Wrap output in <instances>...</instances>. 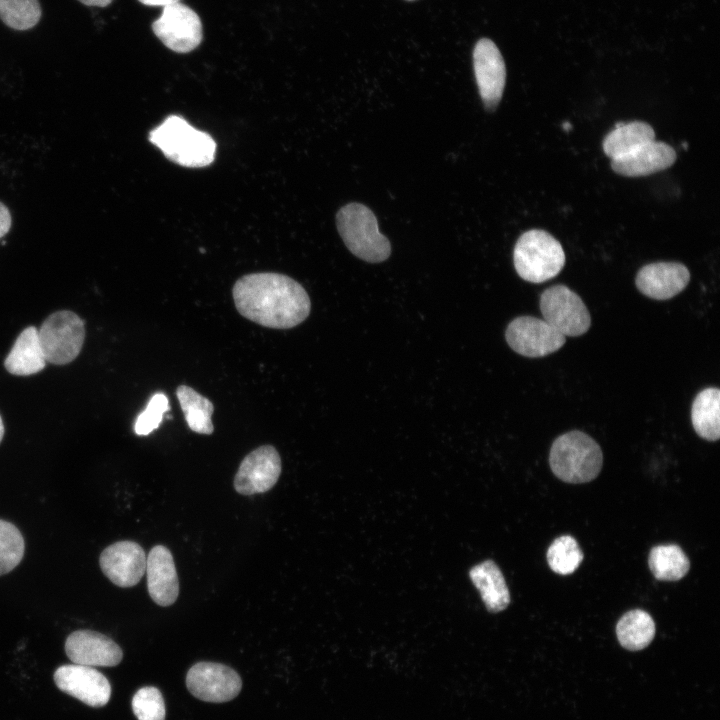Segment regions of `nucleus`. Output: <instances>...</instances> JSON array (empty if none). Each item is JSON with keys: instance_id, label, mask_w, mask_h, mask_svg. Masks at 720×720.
Segmentation results:
<instances>
[{"instance_id": "1", "label": "nucleus", "mask_w": 720, "mask_h": 720, "mask_svg": "<svg viewBox=\"0 0 720 720\" xmlns=\"http://www.w3.org/2000/svg\"><path fill=\"white\" fill-rule=\"evenodd\" d=\"M232 296L240 315L273 329L299 325L311 309L310 298L303 286L287 275L274 272L242 276L235 282Z\"/></svg>"}, {"instance_id": "2", "label": "nucleus", "mask_w": 720, "mask_h": 720, "mask_svg": "<svg viewBox=\"0 0 720 720\" xmlns=\"http://www.w3.org/2000/svg\"><path fill=\"white\" fill-rule=\"evenodd\" d=\"M150 142L174 163L190 168L210 165L215 158L216 142L197 130L184 118L168 116L149 133Z\"/></svg>"}, {"instance_id": "3", "label": "nucleus", "mask_w": 720, "mask_h": 720, "mask_svg": "<svg viewBox=\"0 0 720 720\" xmlns=\"http://www.w3.org/2000/svg\"><path fill=\"white\" fill-rule=\"evenodd\" d=\"M552 472L560 480L579 484L595 479L601 471L603 454L588 434L574 430L557 437L549 453Z\"/></svg>"}, {"instance_id": "4", "label": "nucleus", "mask_w": 720, "mask_h": 720, "mask_svg": "<svg viewBox=\"0 0 720 720\" xmlns=\"http://www.w3.org/2000/svg\"><path fill=\"white\" fill-rule=\"evenodd\" d=\"M339 234L347 248L358 258L378 263L391 253L389 240L380 233L376 216L367 206L349 203L336 215Z\"/></svg>"}, {"instance_id": "5", "label": "nucleus", "mask_w": 720, "mask_h": 720, "mask_svg": "<svg viewBox=\"0 0 720 720\" xmlns=\"http://www.w3.org/2000/svg\"><path fill=\"white\" fill-rule=\"evenodd\" d=\"M513 262L523 280L542 283L560 273L565 264V253L560 242L547 231L532 229L518 238Z\"/></svg>"}, {"instance_id": "6", "label": "nucleus", "mask_w": 720, "mask_h": 720, "mask_svg": "<svg viewBox=\"0 0 720 720\" xmlns=\"http://www.w3.org/2000/svg\"><path fill=\"white\" fill-rule=\"evenodd\" d=\"M38 335L46 362L64 365L79 355L85 338V324L74 312L60 310L45 319Z\"/></svg>"}, {"instance_id": "7", "label": "nucleus", "mask_w": 720, "mask_h": 720, "mask_svg": "<svg viewBox=\"0 0 720 720\" xmlns=\"http://www.w3.org/2000/svg\"><path fill=\"white\" fill-rule=\"evenodd\" d=\"M539 303L544 320L565 337L583 335L591 326L586 305L565 285L558 284L544 290Z\"/></svg>"}, {"instance_id": "8", "label": "nucleus", "mask_w": 720, "mask_h": 720, "mask_svg": "<svg viewBox=\"0 0 720 720\" xmlns=\"http://www.w3.org/2000/svg\"><path fill=\"white\" fill-rule=\"evenodd\" d=\"M154 34L170 50L188 53L202 41V23L198 14L180 2L163 7L152 23Z\"/></svg>"}, {"instance_id": "9", "label": "nucleus", "mask_w": 720, "mask_h": 720, "mask_svg": "<svg viewBox=\"0 0 720 720\" xmlns=\"http://www.w3.org/2000/svg\"><path fill=\"white\" fill-rule=\"evenodd\" d=\"M505 338L518 354L538 358L552 354L565 343L566 337L544 319L520 316L507 326Z\"/></svg>"}, {"instance_id": "10", "label": "nucleus", "mask_w": 720, "mask_h": 720, "mask_svg": "<svg viewBox=\"0 0 720 720\" xmlns=\"http://www.w3.org/2000/svg\"><path fill=\"white\" fill-rule=\"evenodd\" d=\"M189 692L205 702L223 703L234 699L241 691L242 681L231 667L215 662H198L187 672Z\"/></svg>"}, {"instance_id": "11", "label": "nucleus", "mask_w": 720, "mask_h": 720, "mask_svg": "<svg viewBox=\"0 0 720 720\" xmlns=\"http://www.w3.org/2000/svg\"><path fill=\"white\" fill-rule=\"evenodd\" d=\"M281 474V458L275 447L263 445L247 454L234 477V488L242 495L270 490Z\"/></svg>"}, {"instance_id": "12", "label": "nucleus", "mask_w": 720, "mask_h": 720, "mask_svg": "<svg viewBox=\"0 0 720 720\" xmlns=\"http://www.w3.org/2000/svg\"><path fill=\"white\" fill-rule=\"evenodd\" d=\"M473 65L480 97L488 111L497 108L505 87L506 67L493 41L480 39L473 51Z\"/></svg>"}, {"instance_id": "13", "label": "nucleus", "mask_w": 720, "mask_h": 720, "mask_svg": "<svg viewBox=\"0 0 720 720\" xmlns=\"http://www.w3.org/2000/svg\"><path fill=\"white\" fill-rule=\"evenodd\" d=\"M54 681L61 691L91 707L106 705L111 696V686L107 678L90 666H60L54 673Z\"/></svg>"}, {"instance_id": "14", "label": "nucleus", "mask_w": 720, "mask_h": 720, "mask_svg": "<svg viewBox=\"0 0 720 720\" xmlns=\"http://www.w3.org/2000/svg\"><path fill=\"white\" fill-rule=\"evenodd\" d=\"M99 564L104 575L116 586L128 588L141 580L146 570L143 548L134 541H119L106 547Z\"/></svg>"}, {"instance_id": "15", "label": "nucleus", "mask_w": 720, "mask_h": 720, "mask_svg": "<svg viewBox=\"0 0 720 720\" xmlns=\"http://www.w3.org/2000/svg\"><path fill=\"white\" fill-rule=\"evenodd\" d=\"M65 652L78 665L112 667L118 665L123 652L108 636L88 629L76 630L66 639Z\"/></svg>"}, {"instance_id": "16", "label": "nucleus", "mask_w": 720, "mask_h": 720, "mask_svg": "<svg viewBox=\"0 0 720 720\" xmlns=\"http://www.w3.org/2000/svg\"><path fill=\"white\" fill-rule=\"evenodd\" d=\"M690 281L688 268L679 262H655L643 266L637 273L635 284L645 296L667 300L683 291Z\"/></svg>"}, {"instance_id": "17", "label": "nucleus", "mask_w": 720, "mask_h": 720, "mask_svg": "<svg viewBox=\"0 0 720 720\" xmlns=\"http://www.w3.org/2000/svg\"><path fill=\"white\" fill-rule=\"evenodd\" d=\"M147 588L159 606L172 605L179 594V580L173 556L163 545L154 546L146 558Z\"/></svg>"}, {"instance_id": "18", "label": "nucleus", "mask_w": 720, "mask_h": 720, "mask_svg": "<svg viewBox=\"0 0 720 720\" xmlns=\"http://www.w3.org/2000/svg\"><path fill=\"white\" fill-rule=\"evenodd\" d=\"M677 155L669 144L653 140L634 151L611 160V167L617 174L626 177L650 175L672 166Z\"/></svg>"}, {"instance_id": "19", "label": "nucleus", "mask_w": 720, "mask_h": 720, "mask_svg": "<svg viewBox=\"0 0 720 720\" xmlns=\"http://www.w3.org/2000/svg\"><path fill=\"white\" fill-rule=\"evenodd\" d=\"M469 577L479 591L486 609L492 613L505 610L510 604V593L504 575L492 560L473 566Z\"/></svg>"}, {"instance_id": "20", "label": "nucleus", "mask_w": 720, "mask_h": 720, "mask_svg": "<svg viewBox=\"0 0 720 720\" xmlns=\"http://www.w3.org/2000/svg\"><path fill=\"white\" fill-rule=\"evenodd\" d=\"M46 360L39 341L38 329L25 328L17 337L5 358V369L18 376H28L43 370Z\"/></svg>"}, {"instance_id": "21", "label": "nucleus", "mask_w": 720, "mask_h": 720, "mask_svg": "<svg viewBox=\"0 0 720 720\" xmlns=\"http://www.w3.org/2000/svg\"><path fill=\"white\" fill-rule=\"evenodd\" d=\"M655 140L652 126L643 121L618 123L604 138V153L612 159L622 157L638 147Z\"/></svg>"}, {"instance_id": "22", "label": "nucleus", "mask_w": 720, "mask_h": 720, "mask_svg": "<svg viewBox=\"0 0 720 720\" xmlns=\"http://www.w3.org/2000/svg\"><path fill=\"white\" fill-rule=\"evenodd\" d=\"M695 432L703 439L717 441L720 437V390L708 387L700 391L691 407Z\"/></svg>"}, {"instance_id": "23", "label": "nucleus", "mask_w": 720, "mask_h": 720, "mask_svg": "<svg viewBox=\"0 0 720 720\" xmlns=\"http://www.w3.org/2000/svg\"><path fill=\"white\" fill-rule=\"evenodd\" d=\"M655 630L653 618L641 609L626 612L616 625L620 644L631 651L647 647L655 636Z\"/></svg>"}, {"instance_id": "24", "label": "nucleus", "mask_w": 720, "mask_h": 720, "mask_svg": "<svg viewBox=\"0 0 720 720\" xmlns=\"http://www.w3.org/2000/svg\"><path fill=\"white\" fill-rule=\"evenodd\" d=\"M181 410L189 428L196 433L210 435L214 431L212 414L213 403L188 385H179L176 389Z\"/></svg>"}, {"instance_id": "25", "label": "nucleus", "mask_w": 720, "mask_h": 720, "mask_svg": "<svg viewBox=\"0 0 720 720\" xmlns=\"http://www.w3.org/2000/svg\"><path fill=\"white\" fill-rule=\"evenodd\" d=\"M653 576L660 581H677L689 571L690 562L676 544L658 545L651 549L648 558Z\"/></svg>"}, {"instance_id": "26", "label": "nucleus", "mask_w": 720, "mask_h": 720, "mask_svg": "<svg viewBox=\"0 0 720 720\" xmlns=\"http://www.w3.org/2000/svg\"><path fill=\"white\" fill-rule=\"evenodd\" d=\"M546 556L551 570L560 575L572 574L584 558L576 539L571 535L557 537L550 544Z\"/></svg>"}, {"instance_id": "27", "label": "nucleus", "mask_w": 720, "mask_h": 720, "mask_svg": "<svg viewBox=\"0 0 720 720\" xmlns=\"http://www.w3.org/2000/svg\"><path fill=\"white\" fill-rule=\"evenodd\" d=\"M41 17L38 0H0V19L16 30L34 27Z\"/></svg>"}, {"instance_id": "28", "label": "nucleus", "mask_w": 720, "mask_h": 720, "mask_svg": "<svg viewBox=\"0 0 720 720\" xmlns=\"http://www.w3.org/2000/svg\"><path fill=\"white\" fill-rule=\"evenodd\" d=\"M24 551L25 543L20 530L11 522L0 519V576L19 565Z\"/></svg>"}, {"instance_id": "29", "label": "nucleus", "mask_w": 720, "mask_h": 720, "mask_svg": "<svg viewBox=\"0 0 720 720\" xmlns=\"http://www.w3.org/2000/svg\"><path fill=\"white\" fill-rule=\"evenodd\" d=\"M132 710L138 720H165V702L153 686L140 688L132 698Z\"/></svg>"}, {"instance_id": "30", "label": "nucleus", "mask_w": 720, "mask_h": 720, "mask_svg": "<svg viewBox=\"0 0 720 720\" xmlns=\"http://www.w3.org/2000/svg\"><path fill=\"white\" fill-rule=\"evenodd\" d=\"M169 400L164 393L158 392L149 400L145 410L138 415L134 430L137 435H148L158 428L163 414L169 410Z\"/></svg>"}, {"instance_id": "31", "label": "nucleus", "mask_w": 720, "mask_h": 720, "mask_svg": "<svg viewBox=\"0 0 720 720\" xmlns=\"http://www.w3.org/2000/svg\"><path fill=\"white\" fill-rule=\"evenodd\" d=\"M11 222L10 211L2 202H0V239L10 230Z\"/></svg>"}, {"instance_id": "32", "label": "nucleus", "mask_w": 720, "mask_h": 720, "mask_svg": "<svg viewBox=\"0 0 720 720\" xmlns=\"http://www.w3.org/2000/svg\"><path fill=\"white\" fill-rule=\"evenodd\" d=\"M138 1L141 2V3L144 4V5H147V6H162V7H165V6H168V5L177 3V2H179L180 0H138Z\"/></svg>"}, {"instance_id": "33", "label": "nucleus", "mask_w": 720, "mask_h": 720, "mask_svg": "<svg viewBox=\"0 0 720 720\" xmlns=\"http://www.w3.org/2000/svg\"><path fill=\"white\" fill-rule=\"evenodd\" d=\"M81 3L88 6L105 7L109 5L113 0H79Z\"/></svg>"}, {"instance_id": "34", "label": "nucleus", "mask_w": 720, "mask_h": 720, "mask_svg": "<svg viewBox=\"0 0 720 720\" xmlns=\"http://www.w3.org/2000/svg\"><path fill=\"white\" fill-rule=\"evenodd\" d=\"M3 436H4V424H3L2 418L0 416V443L3 439Z\"/></svg>"}]
</instances>
